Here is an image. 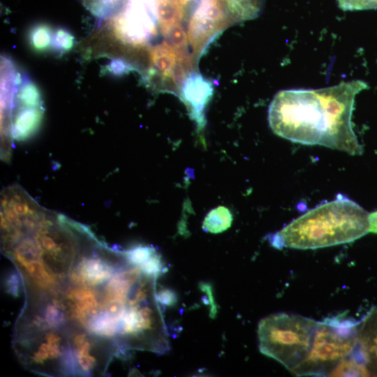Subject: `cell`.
Returning a JSON list of instances; mask_svg holds the SVG:
<instances>
[{
  "mask_svg": "<svg viewBox=\"0 0 377 377\" xmlns=\"http://www.w3.org/2000/svg\"><path fill=\"white\" fill-rule=\"evenodd\" d=\"M369 214L360 205L339 194L268 236L278 249H316L353 242L369 232Z\"/></svg>",
  "mask_w": 377,
  "mask_h": 377,
  "instance_id": "2",
  "label": "cell"
},
{
  "mask_svg": "<svg viewBox=\"0 0 377 377\" xmlns=\"http://www.w3.org/2000/svg\"><path fill=\"white\" fill-rule=\"evenodd\" d=\"M356 348L370 376H377V306L371 309L360 321Z\"/></svg>",
  "mask_w": 377,
  "mask_h": 377,
  "instance_id": "8",
  "label": "cell"
},
{
  "mask_svg": "<svg viewBox=\"0 0 377 377\" xmlns=\"http://www.w3.org/2000/svg\"><path fill=\"white\" fill-rule=\"evenodd\" d=\"M199 287L202 292L207 294L209 304H210L211 306L210 316L212 318H214L216 313V307L212 295V287L207 283H200Z\"/></svg>",
  "mask_w": 377,
  "mask_h": 377,
  "instance_id": "22",
  "label": "cell"
},
{
  "mask_svg": "<svg viewBox=\"0 0 377 377\" xmlns=\"http://www.w3.org/2000/svg\"><path fill=\"white\" fill-rule=\"evenodd\" d=\"M337 2L344 11L377 9V0H337Z\"/></svg>",
  "mask_w": 377,
  "mask_h": 377,
  "instance_id": "18",
  "label": "cell"
},
{
  "mask_svg": "<svg viewBox=\"0 0 377 377\" xmlns=\"http://www.w3.org/2000/svg\"><path fill=\"white\" fill-rule=\"evenodd\" d=\"M369 232L377 234V211L369 215Z\"/></svg>",
  "mask_w": 377,
  "mask_h": 377,
  "instance_id": "23",
  "label": "cell"
},
{
  "mask_svg": "<svg viewBox=\"0 0 377 377\" xmlns=\"http://www.w3.org/2000/svg\"><path fill=\"white\" fill-rule=\"evenodd\" d=\"M14 349L21 363L46 376H77L70 326L51 327L36 316L19 318Z\"/></svg>",
  "mask_w": 377,
  "mask_h": 377,
  "instance_id": "3",
  "label": "cell"
},
{
  "mask_svg": "<svg viewBox=\"0 0 377 377\" xmlns=\"http://www.w3.org/2000/svg\"><path fill=\"white\" fill-rule=\"evenodd\" d=\"M43 110L42 107L18 106L11 120L13 140L24 141L32 137L40 126Z\"/></svg>",
  "mask_w": 377,
  "mask_h": 377,
  "instance_id": "11",
  "label": "cell"
},
{
  "mask_svg": "<svg viewBox=\"0 0 377 377\" xmlns=\"http://www.w3.org/2000/svg\"><path fill=\"white\" fill-rule=\"evenodd\" d=\"M160 0H128L117 15L114 29L119 38L131 45H142L158 27Z\"/></svg>",
  "mask_w": 377,
  "mask_h": 377,
  "instance_id": "6",
  "label": "cell"
},
{
  "mask_svg": "<svg viewBox=\"0 0 377 377\" xmlns=\"http://www.w3.org/2000/svg\"><path fill=\"white\" fill-rule=\"evenodd\" d=\"M20 274L13 273L7 279L6 286L7 290L10 294L18 296L20 293Z\"/></svg>",
  "mask_w": 377,
  "mask_h": 377,
  "instance_id": "21",
  "label": "cell"
},
{
  "mask_svg": "<svg viewBox=\"0 0 377 377\" xmlns=\"http://www.w3.org/2000/svg\"><path fill=\"white\" fill-rule=\"evenodd\" d=\"M330 376H367L370 374L357 348L340 362L329 374Z\"/></svg>",
  "mask_w": 377,
  "mask_h": 377,
  "instance_id": "12",
  "label": "cell"
},
{
  "mask_svg": "<svg viewBox=\"0 0 377 377\" xmlns=\"http://www.w3.org/2000/svg\"><path fill=\"white\" fill-rule=\"evenodd\" d=\"M153 70L165 79L177 80L191 66L190 58L181 56L166 41L156 45L149 54Z\"/></svg>",
  "mask_w": 377,
  "mask_h": 377,
  "instance_id": "9",
  "label": "cell"
},
{
  "mask_svg": "<svg viewBox=\"0 0 377 377\" xmlns=\"http://www.w3.org/2000/svg\"><path fill=\"white\" fill-rule=\"evenodd\" d=\"M368 87L362 80H353L318 89L279 91L269 106V125L276 135L293 142L361 155L351 117L355 96Z\"/></svg>",
  "mask_w": 377,
  "mask_h": 377,
  "instance_id": "1",
  "label": "cell"
},
{
  "mask_svg": "<svg viewBox=\"0 0 377 377\" xmlns=\"http://www.w3.org/2000/svg\"><path fill=\"white\" fill-rule=\"evenodd\" d=\"M212 93L211 82L200 74L191 73L182 82V98L191 110L193 118L199 123L202 122L203 110Z\"/></svg>",
  "mask_w": 377,
  "mask_h": 377,
  "instance_id": "10",
  "label": "cell"
},
{
  "mask_svg": "<svg viewBox=\"0 0 377 377\" xmlns=\"http://www.w3.org/2000/svg\"><path fill=\"white\" fill-rule=\"evenodd\" d=\"M50 29L44 25L36 27L31 34V41L33 46L38 50L46 49L52 41Z\"/></svg>",
  "mask_w": 377,
  "mask_h": 377,
  "instance_id": "17",
  "label": "cell"
},
{
  "mask_svg": "<svg viewBox=\"0 0 377 377\" xmlns=\"http://www.w3.org/2000/svg\"><path fill=\"white\" fill-rule=\"evenodd\" d=\"M318 322L288 313L267 316L258 326L260 353L293 373L309 354Z\"/></svg>",
  "mask_w": 377,
  "mask_h": 377,
  "instance_id": "4",
  "label": "cell"
},
{
  "mask_svg": "<svg viewBox=\"0 0 377 377\" xmlns=\"http://www.w3.org/2000/svg\"><path fill=\"white\" fill-rule=\"evenodd\" d=\"M16 98L18 106L42 107L40 94L36 86L31 82H24L22 84L20 83Z\"/></svg>",
  "mask_w": 377,
  "mask_h": 377,
  "instance_id": "15",
  "label": "cell"
},
{
  "mask_svg": "<svg viewBox=\"0 0 377 377\" xmlns=\"http://www.w3.org/2000/svg\"><path fill=\"white\" fill-rule=\"evenodd\" d=\"M86 7L95 15L109 16L120 11L128 0H83Z\"/></svg>",
  "mask_w": 377,
  "mask_h": 377,
  "instance_id": "14",
  "label": "cell"
},
{
  "mask_svg": "<svg viewBox=\"0 0 377 377\" xmlns=\"http://www.w3.org/2000/svg\"><path fill=\"white\" fill-rule=\"evenodd\" d=\"M169 43L181 56L189 58L187 54L188 38L181 24H177L165 36Z\"/></svg>",
  "mask_w": 377,
  "mask_h": 377,
  "instance_id": "16",
  "label": "cell"
},
{
  "mask_svg": "<svg viewBox=\"0 0 377 377\" xmlns=\"http://www.w3.org/2000/svg\"><path fill=\"white\" fill-rule=\"evenodd\" d=\"M359 323L341 316L318 321L309 354L293 374L328 376L356 348Z\"/></svg>",
  "mask_w": 377,
  "mask_h": 377,
  "instance_id": "5",
  "label": "cell"
},
{
  "mask_svg": "<svg viewBox=\"0 0 377 377\" xmlns=\"http://www.w3.org/2000/svg\"><path fill=\"white\" fill-rule=\"evenodd\" d=\"M232 24L219 0H201L192 9L187 36L195 54H200L218 31Z\"/></svg>",
  "mask_w": 377,
  "mask_h": 377,
  "instance_id": "7",
  "label": "cell"
},
{
  "mask_svg": "<svg viewBox=\"0 0 377 377\" xmlns=\"http://www.w3.org/2000/svg\"><path fill=\"white\" fill-rule=\"evenodd\" d=\"M156 297L161 306H172L176 304L177 301V293L169 288H165L156 291Z\"/></svg>",
  "mask_w": 377,
  "mask_h": 377,
  "instance_id": "20",
  "label": "cell"
},
{
  "mask_svg": "<svg viewBox=\"0 0 377 377\" xmlns=\"http://www.w3.org/2000/svg\"><path fill=\"white\" fill-rule=\"evenodd\" d=\"M52 43L59 50H68L73 47L74 38L68 31L58 29L53 36Z\"/></svg>",
  "mask_w": 377,
  "mask_h": 377,
  "instance_id": "19",
  "label": "cell"
},
{
  "mask_svg": "<svg viewBox=\"0 0 377 377\" xmlns=\"http://www.w3.org/2000/svg\"><path fill=\"white\" fill-rule=\"evenodd\" d=\"M232 223V215L226 207L219 206L212 209L205 217L202 230L212 234L223 232L228 229Z\"/></svg>",
  "mask_w": 377,
  "mask_h": 377,
  "instance_id": "13",
  "label": "cell"
}]
</instances>
